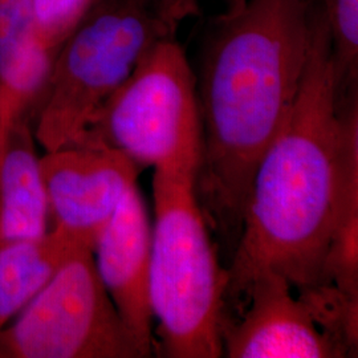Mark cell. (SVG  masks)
<instances>
[{
	"label": "cell",
	"instance_id": "1",
	"mask_svg": "<svg viewBox=\"0 0 358 358\" xmlns=\"http://www.w3.org/2000/svg\"><path fill=\"white\" fill-rule=\"evenodd\" d=\"M357 136L358 97L337 103L328 26L313 0L304 77L256 167L226 267V317L264 271L280 273L299 294L331 285L334 248L357 242Z\"/></svg>",
	"mask_w": 358,
	"mask_h": 358
},
{
	"label": "cell",
	"instance_id": "2",
	"mask_svg": "<svg viewBox=\"0 0 358 358\" xmlns=\"http://www.w3.org/2000/svg\"><path fill=\"white\" fill-rule=\"evenodd\" d=\"M313 0H230L207 34L196 78L202 150L195 192L230 262L251 182L300 90Z\"/></svg>",
	"mask_w": 358,
	"mask_h": 358
},
{
	"label": "cell",
	"instance_id": "3",
	"mask_svg": "<svg viewBox=\"0 0 358 358\" xmlns=\"http://www.w3.org/2000/svg\"><path fill=\"white\" fill-rule=\"evenodd\" d=\"M195 169H154L149 300L155 353L223 357L227 269L195 192Z\"/></svg>",
	"mask_w": 358,
	"mask_h": 358
},
{
	"label": "cell",
	"instance_id": "4",
	"mask_svg": "<svg viewBox=\"0 0 358 358\" xmlns=\"http://www.w3.org/2000/svg\"><path fill=\"white\" fill-rule=\"evenodd\" d=\"M157 0H99L55 57L35 112V137L45 152L78 142L105 101L145 55L174 36Z\"/></svg>",
	"mask_w": 358,
	"mask_h": 358
},
{
	"label": "cell",
	"instance_id": "5",
	"mask_svg": "<svg viewBox=\"0 0 358 358\" xmlns=\"http://www.w3.org/2000/svg\"><path fill=\"white\" fill-rule=\"evenodd\" d=\"M84 137L121 150L141 169L198 170L202 121L196 78L176 35L145 55Z\"/></svg>",
	"mask_w": 358,
	"mask_h": 358
},
{
	"label": "cell",
	"instance_id": "6",
	"mask_svg": "<svg viewBox=\"0 0 358 358\" xmlns=\"http://www.w3.org/2000/svg\"><path fill=\"white\" fill-rule=\"evenodd\" d=\"M97 273L93 247L68 256L0 331V358H143Z\"/></svg>",
	"mask_w": 358,
	"mask_h": 358
},
{
	"label": "cell",
	"instance_id": "7",
	"mask_svg": "<svg viewBox=\"0 0 358 358\" xmlns=\"http://www.w3.org/2000/svg\"><path fill=\"white\" fill-rule=\"evenodd\" d=\"M40 169L52 227L93 247L141 170L127 154L90 137L45 152Z\"/></svg>",
	"mask_w": 358,
	"mask_h": 358
},
{
	"label": "cell",
	"instance_id": "8",
	"mask_svg": "<svg viewBox=\"0 0 358 358\" xmlns=\"http://www.w3.org/2000/svg\"><path fill=\"white\" fill-rule=\"evenodd\" d=\"M223 356L229 358H340L349 349L327 332L303 297L278 272L264 271L248 284L224 321Z\"/></svg>",
	"mask_w": 358,
	"mask_h": 358
},
{
	"label": "cell",
	"instance_id": "9",
	"mask_svg": "<svg viewBox=\"0 0 358 358\" xmlns=\"http://www.w3.org/2000/svg\"><path fill=\"white\" fill-rule=\"evenodd\" d=\"M152 224L137 185L131 186L93 247L97 273L115 309L145 352L155 353L149 300Z\"/></svg>",
	"mask_w": 358,
	"mask_h": 358
},
{
	"label": "cell",
	"instance_id": "10",
	"mask_svg": "<svg viewBox=\"0 0 358 358\" xmlns=\"http://www.w3.org/2000/svg\"><path fill=\"white\" fill-rule=\"evenodd\" d=\"M31 117L0 118V245L51 230Z\"/></svg>",
	"mask_w": 358,
	"mask_h": 358
},
{
	"label": "cell",
	"instance_id": "11",
	"mask_svg": "<svg viewBox=\"0 0 358 358\" xmlns=\"http://www.w3.org/2000/svg\"><path fill=\"white\" fill-rule=\"evenodd\" d=\"M90 245L60 227L36 239L0 245V331L31 303L65 259L80 245Z\"/></svg>",
	"mask_w": 358,
	"mask_h": 358
},
{
	"label": "cell",
	"instance_id": "12",
	"mask_svg": "<svg viewBox=\"0 0 358 358\" xmlns=\"http://www.w3.org/2000/svg\"><path fill=\"white\" fill-rule=\"evenodd\" d=\"M332 47L337 103L357 96L358 0H319Z\"/></svg>",
	"mask_w": 358,
	"mask_h": 358
},
{
	"label": "cell",
	"instance_id": "13",
	"mask_svg": "<svg viewBox=\"0 0 358 358\" xmlns=\"http://www.w3.org/2000/svg\"><path fill=\"white\" fill-rule=\"evenodd\" d=\"M96 0H29L31 32L59 51Z\"/></svg>",
	"mask_w": 358,
	"mask_h": 358
},
{
	"label": "cell",
	"instance_id": "14",
	"mask_svg": "<svg viewBox=\"0 0 358 358\" xmlns=\"http://www.w3.org/2000/svg\"><path fill=\"white\" fill-rule=\"evenodd\" d=\"M29 0H0V64L29 34Z\"/></svg>",
	"mask_w": 358,
	"mask_h": 358
},
{
	"label": "cell",
	"instance_id": "15",
	"mask_svg": "<svg viewBox=\"0 0 358 358\" xmlns=\"http://www.w3.org/2000/svg\"><path fill=\"white\" fill-rule=\"evenodd\" d=\"M157 6L164 23L173 34H177L183 22L202 15L199 0H157Z\"/></svg>",
	"mask_w": 358,
	"mask_h": 358
},
{
	"label": "cell",
	"instance_id": "16",
	"mask_svg": "<svg viewBox=\"0 0 358 358\" xmlns=\"http://www.w3.org/2000/svg\"><path fill=\"white\" fill-rule=\"evenodd\" d=\"M97 1H99V0H96V3H97Z\"/></svg>",
	"mask_w": 358,
	"mask_h": 358
},
{
	"label": "cell",
	"instance_id": "17",
	"mask_svg": "<svg viewBox=\"0 0 358 358\" xmlns=\"http://www.w3.org/2000/svg\"><path fill=\"white\" fill-rule=\"evenodd\" d=\"M227 1H230V0H227Z\"/></svg>",
	"mask_w": 358,
	"mask_h": 358
}]
</instances>
